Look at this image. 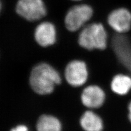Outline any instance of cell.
Segmentation results:
<instances>
[{
  "mask_svg": "<svg viewBox=\"0 0 131 131\" xmlns=\"http://www.w3.org/2000/svg\"><path fill=\"white\" fill-rule=\"evenodd\" d=\"M92 7L86 4L74 6L68 10L64 18V24L67 29L71 32L80 30L93 15Z\"/></svg>",
  "mask_w": 131,
  "mask_h": 131,
  "instance_id": "3957f363",
  "label": "cell"
},
{
  "mask_svg": "<svg viewBox=\"0 0 131 131\" xmlns=\"http://www.w3.org/2000/svg\"><path fill=\"white\" fill-rule=\"evenodd\" d=\"M78 43L86 50H104L107 46V34L103 25L92 23L84 27L79 34Z\"/></svg>",
  "mask_w": 131,
  "mask_h": 131,
  "instance_id": "7a4b0ae2",
  "label": "cell"
},
{
  "mask_svg": "<svg viewBox=\"0 0 131 131\" xmlns=\"http://www.w3.org/2000/svg\"><path fill=\"white\" fill-rule=\"evenodd\" d=\"M34 36L36 42L40 46L42 47L51 46L56 41V27L50 22L41 23L36 27Z\"/></svg>",
  "mask_w": 131,
  "mask_h": 131,
  "instance_id": "ba28073f",
  "label": "cell"
},
{
  "mask_svg": "<svg viewBox=\"0 0 131 131\" xmlns=\"http://www.w3.org/2000/svg\"><path fill=\"white\" fill-rule=\"evenodd\" d=\"M62 77L50 64L40 62L31 69L28 83L32 91L39 96H48L62 83Z\"/></svg>",
  "mask_w": 131,
  "mask_h": 131,
  "instance_id": "6da1fadb",
  "label": "cell"
},
{
  "mask_svg": "<svg viewBox=\"0 0 131 131\" xmlns=\"http://www.w3.org/2000/svg\"><path fill=\"white\" fill-rule=\"evenodd\" d=\"M79 125L84 131H103V121L101 116L92 110L84 112L79 118Z\"/></svg>",
  "mask_w": 131,
  "mask_h": 131,
  "instance_id": "9c48e42d",
  "label": "cell"
},
{
  "mask_svg": "<svg viewBox=\"0 0 131 131\" xmlns=\"http://www.w3.org/2000/svg\"><path fill=\"white\" fill-rule=\"evenodd\" d=\"M62 122L52 114L41 115L36 121V131H62Z\"/></svg>",
  "mask_w": 131,
  "mask_h": 131,
  "instance_id": "30bf717a",
  "label": "cell"
},
{
  "mask_svg": "<svg viewBox=\"0 0 131 131\" xmlns=\"http://www.w3.org/2000/svg\"><path fill=\"white\" fill-rule=\"evenodd\" d=\"M105 98L104 90L96 85L87 86L80 94L81 104L90 110L101 108L104 103Z\"/></svg>",
  "mask_w": 131,
  "mask_h": 131,
  "instance_id": "8992f818",
  "label": "cell"
},
{
  "mask_svg": "<svg viewBox=\"0 0 131 131\" xmlns=\"http://www.w3.org/2000/svg\"><path fill=\"white\" fill-rule=\"evenodd\" d=\"M15 10L19 15L30 21H37L47 14L42 0H18Z\"/></svg>",
  "mask_w": 131,
  "mask_h": 131,
  "instance_id": "5b68a950",
  "label": "cell"
},
{
  "mask_svg": "<svg viewBox=\"0 0 131 131\" xmlns=\"http://www.w3.org/2000/svg\"><path fill=\"white\" fill-rule=\"evenodd\" d=\"M108 23L114 30L118 34L128 32L131 27V13L126 8L114 10L108 16Z\"/></svg>",
  "mask_w": 131,
  "mask_h": 131,
  "instance_id": "52a82bcc",
  "label": "cell"
},
{
  "mask_svg": "<svg viewBox=\"0 0 131 131\" xmlns=\"http://www.w3.org/2000/svg\"><path fill=\"white\" fill-rule=\"evenodd\" d=\"M110 88L113 92L116 95H126L131 90V78L122 74H117L113 78Z\"/></svg>",
  "mask_w": 131,
  "mask_h": 131,
  "instance_id": "7c38bea8",
  "label": "cell"
},
{
  "mask_svg": "<svg viewBox=\"0 0 131 131\" xmlns=\"http://www.w3.org/2000/svg\"><path fill=\"white\" fill-rule=\"evenodd\" d=\"M9 131H30V129L27 125L21 124L14 126Z\"/></svg>",
  "mask_w": 131,
  "mask_h": 131,
  "instance_id": "4fadbf2b",
  "label": "cell"
},
{
  "mask_svg": "<svg viewBox=\"0 0 131 131\" xmlns=\"http://www.w3.org/2000/svg\"><path fill=\"white\" fill-rule=\"evenodd\" d=\"M72 1H81V0H72Z\"/></svg>",
  "mask_w": 131,
  "mask_h": 131,
  "instance_id": "9a60e30c",
  "label": "cell"
},
{
  "mask_svg": "<svg viewBox=\"0 0 131 131\" xmlns=\"http://www.w3.org/2000/svg\"><path fill=\"white\" fill-rule=\"evenodd\" d=\"M64 77L70 86L75 88L83 86L89 78L87 64L80 60L71 61L65 67Z\"/></svg>",
  "mask_w": 131,
  "mask_h": 131,
  "instance_id": "277c9868",
  "label": "cell"
},
{
  "mask_svg": "<svg viewBox=\"0 0 131 131\" xmlns=\"http://www.w3.org/2000/svg\"><path fill=\"white\" fill-rule=\"evenodd\" d=\"M1 2H0V11H1Z\"/></svg>",
  "mask_w": 131,
  "mask_h": 131,
  "instance_id": "2e32d148",
  "label": "cell"
},
{
  "mask_svg": "<svg viewBox=\"0 0 131 131\" xmlns=\"http://www.w3.org/2000/svg\"><path fill=\"white\" fill-rule=\"evenodd\" d=\"M128 120L131 123V101L129 102L128 105Z\"/></svg>",
  "mask_w": 131,
  "mask_h": 131,
  "instance_id": "5bb4252c",
  "label": "cell"
},
{
  "mask_svg": "<svg viewBox=\"0 0 131 131\" xmlns=\"http://www.w3.org/2000/svg\"><path fill=\"white\" fill-rule=\"evenodd\" d=\"M114 42V48L119 59L131 72V49L123 37H118Z\"/></svg>",
  "mask_w": 131,
  "mask_h": 131,
  "instance_id": "8fae6325",
  "label": "cell"
}]
</instances>
